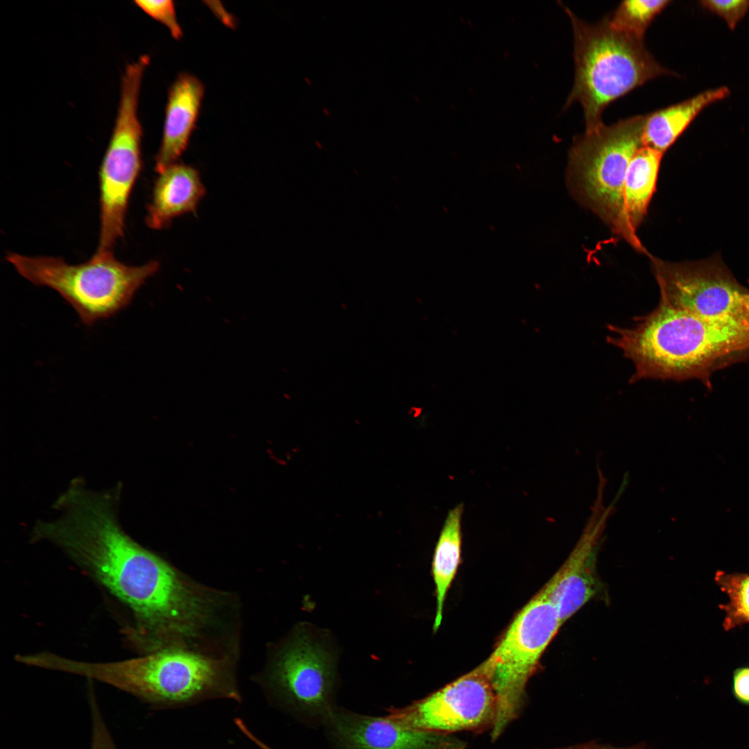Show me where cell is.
I'll list each match as a JSON object with an SVG mask.
<instances>
[{
  "label": "cell",
  "mask_w": 749,
  "mask_h": 749,
  "mask_svg": "<svg viewBox=\"0 0 749 749\" xmlns=\"http://www.w3.org/2000/svg\"><path fill=\"white\" fill-rule=\"evenodd\" d=\"M88 701L92 724L90 749H118L103 718L93 690L89 691Z\"/></svg>",
  "instance_id": "obj_23"
},
{
  "label": "cell",
  "mask_w": 749,
  "mask_h": 749,
  "mask_svg": "<svg viewBox=\"0 0 749 749\" xmlns=\"http://www.w3.org/2000/svg\"><path fill=\"white\" fill-rule=\"evenodd\" d=\"M135 3L150 17L164 26L171 36L179 40L183 32L178 22L175 6L171 0H137Z\"/></svg>",
  "instance_id": "obj_21"
},
{
  "label": "cell",
  "mask_w": 749,
  "mask_h": 749,
  "mask_svg": "<svg viewBox=\"0 0 749 749\" xmlns=\"http://www.w3.org/2000/svg\"><path fill=\"white\" fill-rule=\"evenodd\" d=\"M727 87L705 90L690 98L645 115L642 140L644 146L664 154L709 105L728 97Z\"/></svg>",
  "instance_id": "obj_16"
},
{
  "label": "cell",
  "mask_w": 749,
  "mask_h": 749,
  "mask_svg": "<svg viewBox=\"0 0 749 749\" xmlns=\"http://www.w3.org/2000/svg\"><path fill=\"white\" fill-rule=\"evenodd\" d=\"M270 655L257 678L271 700L306 724L323 725L336 707L335 661L327 646L298 628Z\"/></svg>",
  "instance_id": "obj_9"
},
{
  "label": "cell",
  "mask_w": 749,
  "mask_h": 749,
  "mask_svg": "<svg viewBox=\"0 0 749 749\" xmlns=\"http://www.w3.org/2000/svg\"><path fill=\"white\" fill-rule=\"evenodd\" d=\"M714 581L728 597V602L718 604L725 613L722 623L725 631L749 623V573H728L717 570Z\"/></svg>",
  "instance_id": "obj_19"
},
{
  "label": "cell",
  "mask_w": 749,
  "mask_h": 749,
  "mask_svg": "<svg viewBox=\"0 0 749 749\" xmlns=\"http://www.w3.org/2000/svg\"><path fill=\"white\" fill-rule=\"evenodd\" d=\"M593 551L592 541L583 540L540 591L557 609L562 623L599 591Z\"/></svg>",
  "instance_id": "obj_14"
},
{
  "label": "cell",
  "mask_w": 749,
  "mask_h": 749,
  "mask_svg": "<svg viewBox=\"0 0 749 749\" xmlns=\"http://www.w3.org/2000/svg\"><path fill=\"white\" fill-rule=\"evenodd\" d=\"M742 317L743 320L749 325V291L742 298Z\"/></svg>",
  "instance_id": "obj_27"
},
{
  "label": "cell",
  "mask_w": 749,
  "mask_h": 749,
  "mask_svg": "<svg viewBox=\"0 0 749 749\" xmlns=\"http://www.w3.org/2000/svg\"><path fill=\"white\" fill-rule=\"evenodd\" d=\"M234 657L164 649L110 662H87L60 657L56 668L110 685L153 709H161L208 699L240 702Z\"/></svg>",
  "instance_id": "obj_3"
},
{
  "label": "cell",
  "mask_w": 749,
  "mask_h": 749,
  "mask_svg": "<svg viewBox=\"0 0 749 749\" xmlns=\"http://www.w3.org/2000/svg\"><path fill=\"white\" fill-rule=\"evenodd\" d=\"M644 116H635L578 136L569 155L567 180L574 198L634 250L647 254L629 226L623 187L629 163L642 140Z\"/></svg>",
  "instance_id": "obj_5"
},
{
  "label": "cell",
  "mask_w": 749,
  "mask_h": 749,
  "mask_svg": "<svg viewBox=\"0 0 749 749\" xmlns=\"http://www.w3.org/2000/svg\"><path fill=\"white\" fill-rule=\"evenodd\" d=\"M117 488L96 492L71 483L54 505L61 515L37 522L32 538L62 549L132 612L128 633L141 642L160 639L189 614L195 599L190 578L141 546L118 521Z\"/></svg>",
  "instance_id": "obj_1"
},
{
  "label": "cell",
  "mask_w": 749,
  "mask_h": 749,
  "mask_svg": "<svg viewBox=\"0 0 749 749\" xmlns=\"http://www.w3.org/2000/svg\"><path fill=\"white\" fill-rule=\"evenodd\" d=\"M332 749H465L452 734L406 728L388 716L360 714L336 707L322 725Z\"/></svg>",
  "instance_id": "obj_12"
},
{
  "label": "cell",
  "mask_w": 749,
  "mask_h": 749,
  "mask_svg": "<svg viewBox=\"0 0 749 749\" xmlns=\"http://www.w3.org/2000/svg\"><path fill=\"white\" fill-rule=\"evenodd\" d=\"M553 749H649L644 743L637 744L630 747L619 748L610 744H600L594 741L587 743L575 745L567 748Z\"/></svg>",
  "instance_id": "obj_25"
},
{
  "label": "cell",
  "mask_w": 749,
  "mask_h": 749,
  "mask_svg": "<svg viewBox=\"0 0 749 749\" xmlns=\"http://www.w3.org/2000/svg\"><path fill=\"white\" fill-rule=\"evenodd\" d=\"M146 222L154 230L166 227L176 217L196 210L205 193L198 171L175 163L157 173Z\"/></svg>",
  "instance_id": "obj_15"
},
{
  "label": "cell",
  "mask_w": 749,
  "mask_h": 749,
  "mask_svg": "<svg viewBox=\"0 0 749 749\" xmlns=\"http://www.w3.org/2000/svg\"><path fill=\"white\" fill-rule=\"evenodd\" d=\"M699 3L705 9L723 18L732 31L749 10L748 0H703Z\"/></svg>",
  "instance_id": "obj_22"
},
{
  "label": "cell",
  "mask_w": 749,
  "mask_h": 749,
  "mask_svg": "<svg viewBox=\"0 0 749 749\" xmlns=\"http://www.w3.org/2000/svg\"><path fill=\"white\" fill-rule=\"evenodd\" d=\"M650 257L660 300L703 318L743 320L742 298L749 291L721 259L676 263Z\"/></svg>",
  "instance_id": "obj_11"
},
{
  "label": "cell",
  "mask_w": 749,
  "mask_h": 749,
  "mask_svg": "<svg viewBox=\"0 0 749 749\" xmlns=\"http://www.w3.org/2000/svg\"><path fill=\"white\" fill-rule=\"evenodd\" d=\"M205 94L203 84L189 73L178 75L168 94L162 141L155 157L157 173L177 162L187 147Z\"/></svg>",
  "instance_id": "obj_13"
},
{
  "label": "cell",
  "mask_w": 749,
  "mask_h": 749,
  "mask_svg": "<svg viewBox=\"0 0 749 749\" xmlns=\"http://www.w3.org/2000/svg\"><path fill=\"white\" fill-rule=\"evenodd\" d=\"M497 710L494 688L479 665L420 700L388 709L387 716L408 728L452 734L491 731Z\"/></svg>",
  "instance_id": "obj_10"
},
{
  "label": "cell",
  "mask_w": 749,
  "mask_h": 749,
  "mask_svg": "<svg viewBox=\"0 0 749 749\" xmlns=\"http://www.w3.org/2000/svg\"><path fill=\"white\" fill-rule=\"evenodd\" d=\"M574 31L575 78L566 105L578 102L585 131L603 125L607 106L647 81L671 74L646 49L643 39L612 28L605 19L591 24L565 9Z\"/></svg>",
  "instance_id": "obj_4"
},
{
  "label": "cell",
  "mask_w": 749,
  "mask_h": 749,
  "mask_svg": "<svg viewBox=\"0 0 749 749\" xmlns=\"http://www.w3.org/2000/svg\"><path fill=\"white\" fill-rule=\"evenodd\" d=\"M608 343L634 365L630 382L705 379L727 358L749 350V325L710 319L659 300L632 325H608Z\"/></svg>",
  "instance_id": "obj_2"
},
{
  "label": "cell",
  "mask_w": 749,
  "mask_h": 749,
  "mask_svg": "<svg viewBox=\"0 0 749 749\" xmlns=\"http://www.w3.org/2000/svg\"><path fill=\"white\" fill-rule=\"evenodd\" d=\"M731 691L734 699L749 707V665L736 668L732 673Z\"/></svg>",
  "instance_id": "obj_24"
},
{
  "label": "cell",
  "mask_w": 749,
  "mask_h": 749,
  "mask_svg": "<svg viewBox=\"0 0 749 749\" xmlns=\"http://www.w3.org/2000/svg\"><path fill=\"white\" fill-rule=\"evenodd\" d=\"M241 732L260 749H273L255 736L247 726L242 728Z\"/></svg>",
  "instance_id": "obj_26"
},
{
  "label": "cell",
  "mask_w": 749,
  "mask_h": 749,
  "mask_svg": "<svg viewBox=\"0 0 749 749\" xmlns=\"http://www.w3.org/2000/svg\"><path fill=\"white\" fill-rule=\"evenodd\" d=\"M663 155L644 145L629 163L623 187V207L628 225L636 233L655 191Z\"/></svg>",
  "instance_id": "obj_17"
},
{
  "label": "cell",
  "mask_w": 749,
  "mask_h": 749,
  "mask_svg": "<svg viewBox=\"0 0 749 749\" xmlns=\"http://www.w3.org/2000/svg\"><path fill=\"white\" fill-rule=\"evenodd\" d=\"M148 64L146 58H139L126 65L121 77L115 123L99 169L98 252L112 251L124 233L130 197L141 169L143 132L138 103Z\"/></svg>",
  "instance_id": "obj_8"
},
{
  "label": "cell",
  "mask_w": 749,
  "mask_h": 749,
  "mask_svg": "<svg viewBox=\"0 0 749 749\" xmlns=\"http://www.w3.org/2000/svg\"><path fill=\"white\" fill-rule=\"evenodd\" d=\"M6 259L26 279L55 291L88 326L128 306L137 290L160 267L156 261L141 266L125 264L112 251H96L79 264H69L60 257L15 252L8 254Z\"/></svg>",
  "instance_id": "obj_6"
},
{
  "label": "cell",
  "mask_w": 749,
  "mask_h": 749,
  "mask_svg": "<svg viewBox=\"0 0 749 749\" xmlns=\"http://www.w3.org/2000/svg\"><path fill=\"white\" fill-rule=\"evenodd\" d=\"M671 1L626 0L605 19L612 28L644 39L647 28Z\"/></svg>",
  "instance_id": "obj_20"
},
{
  "label": "cell",
  "mask_w": 749,
  "mask_h": 749,
  "mask_svg": "<svg viewBox=\"0 0 749 749\" xmlns=\"http://www.w3.org/2000/svg\"><path fill=\"white\" fill-rule=\"evenodd\" d=\"M562 624L557 609L539 592L519 611L492 653L480 664L490 679L497 701L490 731L492 741L519 716L527 683Z\"/></svg>",
  "instance_id": "obj_7"
},
{
  "label": "cell",
  "mask_w": 749,
  "mask_h": 749,
  "mask_svg": "<svg viewBox=\"0 0 749 749\" xmlns=\"http://www.w3.org/2000/svg\"><path fill=\"white\" fill-rule=\"evenodd\" d=\"M463 513L462 503L448 512L433 553L432 572L436 592L435 631L441 624L446 596L460 562Z\"/></svg>",
  "instance_id": "obj_18"
}]
</instances>
